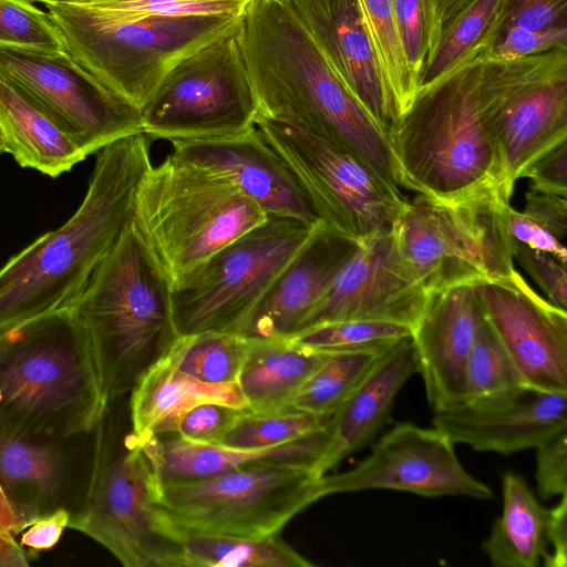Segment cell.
<instances>
[{"label": "cell", "mask_w": 567, "mask_h": 567, "mask_svg": "<svg viewBox=\"0 0 567 567\" xmlns=\"http://www.w3.org/2000/svg\"><path fill=\"white\" fill-rule=\"evenodd\" d=\"M151 142L138 132L100 150L75 213L0 269V337L69 307L83 290L132 223L138 186L152 166Z\"/></svg>", "instance_id": "1"}, {"label": "cell", "mask_w": 567, "mask_h": 567, "mask_svg": "<svg viewBox=\"0 0 567 567\" xmlns=\"http://www.w3.org/2000/svg\"><path fill=\"white\" fill-rule=\"evenodd\" d=\"M238 41L257 115L320 136L399 186L388 135L340 82L287 1L251 0Z\"/></svg>", "instance_id": "2"}, {"label": "cell", "mask_w": 567, "mask_h": 567, "mask_svg": "<svg viewBox=\"0 0 567 567\" xmlns=\"http://www.w3.org/2000/svg\"><path fill=\"white\" fill-rule=\"evenodd\" d=\"M87 334L69 306L0 337V430L63 439L109 409Z\"/></svg>", "instance_id": "3"}, {"label": "cell", "mask_w": 567, "mask_h": 567, "mask_svg": "<svg viewBox=\"0 0 567 567\" xmlns=\"http://www.w3.org/2000/svg\"><path fill=\"white\" fill-rule=\"evenodd\" d=\"M70 307L87 334L110 401L131 393L178 337L171 281L132 223Z\"/></svg>", "instance_id": "4"}, {"label": "cell", "mask_w": 567, "mask_h": 567, "mask_svg": "<svg viewBox=\"0 0 567 567\" xmlns=\"http://www.w3.org/2000/svg\"><path fill=\"white\" fill-rule=\"evenodd\" d=\"M475 59L445 79L420 87L388 133L399 186L451 203L502 186L494 143L476 101Z\"/></svg>", "instance_id": "5"}, {"label": "cell", "mask_w": 567, "mask_h": 567, "mask_svg": "<svg viewBox=\"0 0 567 567\" xmlns=\"http://www.w3.org/2000/svg\"><path fill=\"white\" fill-rule=\"evenodd\" d=\"M65 50L138 111L187 55L237 33L241 17L132 14L95 7L45 6Z\"/></svg>", "instance_id": "6"}, {"label": "cell", "mask_w": 567, "mask_h": 567, "mask_svg": "<svg viewBox=\"0 0 567 567\" xmlns=\"http://www.w3.org/2000/svg\"><path fill=\"white\" fill-rule=\"evenodd\" d=\"M267 218L226 176L172 152L142 178L132 226L173 285Z\"/></svg>", "instance_id": "7"}, {"label": "cell", "mask_w": 567, "mask_h": 567, "mask_svg": "<svg viewBox=\"0 0 567 567\" xmlns=\"http://www.w3.org/2000/svg\"><path fill=\"white\" fill-rule=\"evenodd\" d=\"M512 192L494 186L442 203L419 195L392 229L416 277L430 292L512 276L516 243L506 220Z\"/></svg>", "instance_id": "8"}, {"label": "cell", "mask_w": 567, "mask_h": 567, "mask_svg": "<svg viewBox=\"0 0 567 567\" xmlns=\"http://www.w3.org/2000/svg\"><path fill=\"white\" fill-rule=\"evenodd\" d=\"M71 528L101 544L125 567H183L182 532L157 502L147 458L131 434L117 445L104 417L95 430L85 502Z\"/></svg>", "instance_id": "9"}, {"label": "cell", "mask_w": 567, "mask_h": 567, "mask_svg": "<svg viewBox=\"0 0 567 567\" xmlns=\"http://www.w3.org/2000/svg\"><path fill=\"white\" fill-rule=\"evenodd\" d=\"M322 476L307 466L260 462L198 480H155V489L179 532L260 538L278 535L323 498Z\"/></svg>", "instance_id": "10"}, {"label": "cell", "mask_w": 567, "mask_h": 567, "mask_svg": "<svg viewBox=\"0 0 567 567\" xmlns=\"http://www.w3.org/2000/svg\"><path fill=\"white\" fill-rule=\"evenodd\" d=\"M317 225L268 216L174 282L172 311L177 334H239Z\"/></svg>", "instance_id": "11"}, {"label": "cell", "mask_w": 567, "mask_h": 567, "mask_svg": "<svg viewBox=\"0 0 567 567\" xmlns=\"http://www.w3.org/2000/svg\"><path fill=\"white\" fill-rule=\"evenodd\" d=\"M476 101L514 190L535 158L567 140V47L512 59L477 58Z\"/></svg>", "instance_id": "12"}, {"label": "cell", "mask_w": 567, "mask_h": 567, "mask_svg": "<svg viewBox=\"0 0 567 567\" xmlns=\"http://www.w3.org/2000/svg\"><path fill=\"white\" fill-rule=\"evenodd\" d=\"M255 125L328 227L361 244L391 228L405 208L400 187L351 152L282 121L257 115Z\"/></svg>", "instance_id": "13"}, {"label": "cell", "mask_w": 567, "mask_h": 567, "mask_svg": "<svg viewBox=\"0 0 567 567\" xmlns=\"http://www.w3.org/2000/svg\"><path fill=\"white\" fill-rule=\"evenodd\" d=\"M238 33L169 70L140 111L144 134L171 142L231 135L255 125L258 105Z\"/></svg>", "instance_id": "14"}, {"label": "cell", "mask_w": 567, "mask_h": 567, "mask_svg": "<svg viewBox=\"0 0 567 567\" xmlns=\"http://www.w3.org/2000/svg\"><path fill=\"white\" fill-rule=\"evenodd\" d=\"M0 80L72 134L87 156L142 132L140 111L68 51L0 44Z\"/></svg>", "instance_id": "15"}, {"label": "cell", "mask_w": 567, "mask_h": 567, "mask_svg": "<svg viewBox=\"0 0 567 567\" xmlns=\"http://www.w3.org/2000/svg\"><path fill=\"white\" fill-rule=\"evenodd\" d=\"M454 445L435 426L396 423L355 466L346 472L324 474L321 478L323 495L391 489L423 497L492 498L489 486L463 467Z\"/></svg>", "instance_id": "16"}, {"label": "cell", "mask_w": 567, "mask_h": 567, "mask_svg": "<svg viewBox=\"0 0 567 567\" xmlns=\"http://www.w3.org/2000/svg\"><path fill=\"white\" fill-rule=\"evenodd\" d=\"M95 430L63 439L0 430V487L16 518V535L33 520L59 511L70 515L71 528L89 489Z\"/></svg>", "instance_id": "17"}, {"label": "cell", "mask_w": 567, "mask_h": 567, "mask_svg": "<svg viewBox=\"0 0 567 567\" xmlns=\"http://www.w3.org/2000/svg\"><path fill=\"white\" fill-rule=\"evenodd\" d=\"M427 297L391 227L359 245L300 331L342 320L388 321L413 329Z\"/></svg>", "instance_id": "18"}, {"label": "cell", "mask_w": 567, "mask_h": 567, "mask_svg": "<svg viewBox=\"0 0 567 567\" xmlns=\"http://www.w3.org/2000/svg\"><path fill=\"white\" fill-rule=\"evenodd\" d=\"M484 317L523 383L567 393V313L542 298L519 272L476 282Z\"/></svg>", "instance_id": "19"}, {"label": "cell", "mask_w": 567, "mask_h": 567, "mask_svg": "<svg viewBox=\"0 0 567 567\" xmlns=\"http://www.w3.org/2000/svg\"><path fill=\"white\" fill-rule=\"evenodd\" d=\"M432 423L454 444L509 455L536 449L567 430V393L522 385L498 396L434 413Z\"/></svg>", "instance_id": "20"}, {"label": "cell", "mask_w": 567, "mask_h": 567, "mask_svg": "<svg viewBox=\"0 0 567 567\" xmlns=\"http://www.w3.org/2000/svg\"><path fill=\"white\" fill-rule=\"evenodd\" d=\"M321 55L372 121L388 135L399 117L358 0H288Z\"/></svg>", "instance_id": "21"}, {"label": "cell", "mask_w": 567, "mask_h": 567, "mask_svg": "<svg viewBox=\"0 0 567 567\" xmlns=\"http://www.w3.org/2000/svg\"><path fill=\"white\" fill-rule=\"evenodd\" d=\"M169 143L177 155L226 176L268 216L321 223L291 169L256 125L237 134Z\"/></svg>", "instance_id": "22"}, {"label": "cell", "mask_w": 567, "mask_h": 567, "mask_svg": "<svg viewBox=\"0 0 567 567\" xmlns=\"http://www.w3.org/2000/svg\"><path fill=\"white\" fill-rule=\"evenodd\" d=\"M482 319L476 284L429 293L411 338L417 372L434 413L464 402L465 367Z\"/></svg>", "instance_id": "23"}, {"label": "cell", "mask_w": 567, "mask_h": 567, "mask_svg": "<svg viewBox=\"0 0 567 567\" xmlns=\"http://www.w3.org/2000/svg\"><path fill=\"white\" fill-rule=\"evenodd\" d=\"M359 245L319 223L250 313L239 336L269 340L297 334Z\"/></svg>", "instance_id": "24"}, {"label": "cell", "mask_w": 567, "mask_h": 567, "mask_svg": "<svg viewBox=\"0 0 567 567\" xmlns=\"http://www.w3.org/2000/svg\"><path fill=\"white\" fill-rule=\"evenodd\" d=\"M133 440L147 458L155 480L183 481L209 477L260 462L307 466L320 475L319 466L328 451L331 433L329 426L295 441L255 450L193 442L175 433L172 437L164 434Z\"/></svg>", "instance_id": "25"}, {"label": "cell", "mask_w": 567, "mask_h": 567, "mask_svg": "<svg viewBox=\"0 0 567 567\" xmlns=\"http://www.w3.org/2000/svg\"><path fill=\"white\" fill-rule=\"evenodd\" d=\"M417 372L412 338L382 353L331 416V440L319 474L365 447L389 421L394 399Z\"/></svg>", "instance_id": "26"}, {"label": "cell", "mask_w": 567, "mask_h": 567, "mask_svg": "<svg viewBox=\"0 0 567 567\" xmlns=\"http://www.w3.org/2000/svg\"><path fill=\"white\" fill-rule=\"evenodd\" d=\"M130 417L134 439L175 433L182 415L204 402H217L248 411L237 382L214 384L178 370L164 355L132 390Z\"/></svg>", "instance_id": "27"}, {"label": "cell", "mask_w": 567, "mask_h": 567, "mask_svg": "<svg viewBox=\"0 0 567 567\" xmlns=\"http://www.w3.org/2000/svg\"><path fill=\"white\" fill-rule=\"evenodd\" d=\"M0 133L6 153L21 167L53 178L87 157L72 134L1 80Z\"/></svg>", "instance_id": "28"}, {"label": "cell", "mask_w": 567, "mask_h": 567, "mask_svg": "<svg viewBox=\"0 0 567 567\" xmlns=\"http://www.w3.org/2000/svg\"><path fill=\"white\" fill-rule=\"evenodd\" d=\"M249 340L237 383L248 411L254 413L291 408L296 394L331 353L300 347L289 339Z\"/></svg>", "instance_id": "29"}, {"label": "cell", "mask_w": 567, "mask_h": 567, "mask_svg": "<svg viewBox=\"0 0 567 567\" xmlns=\"http://www.w3.org/2000/svg\"><path fill=\"white\" fill-rule=\"evenodd\" d=\"M503 508L482 551L494 567H537L547 554L549 508L540 505L520 475L502 477Z\"/></svg>", "instance_id": "30"}, {"label": "cell", "mask_w": 567, "mask_h": 567, "mask_svg": "<svg viewBox=\"0 0 567 567\" xmlns=\"http://www.w3.org/2000/svg\"><path fill=\"white\" fill-rule=\"evenodd\" d=\"M508 0H472L443 28L425 62L419 89L432 85L484 54L493 44Z\"/></svg>", "instance_id": "31"}, {"label": "cell", "mask_w": 567, "mask_h": 567, "mask_svg": "<svg viewBox=\"0 0 567 567\" xmlns=\"http://www.w3.org/2000/svg\"><path fill=\"white\" fill-rule=\"evenodd\" d=\"M183 567H312L278 535L244 537L182 532Z\"/></svg>", "instance_id": "32"}, {"label": "cell", "mask_w": 567, "mask_h": 567, "mask_svg": "<svg viewBox=\"0 0 567 567\" xmlns=\"http://www.w3.org/2000/svg\"><path fill=\"white\" fill-rule=\"evenodd\" d=\"M250 340L235 333L205 331L178 336L165 354L182 372L214 384L237 382Z\"/></svg>", "instance_id": "33"}, {"label": "cell", "mask_w": 567, "mask_h": 567, "mask_svg": "<svg viewBox=\"0 0 567 567\" xmlns=\"http://www.w3.org/2000/svg\"><path fill=\"white\" fill-rule=\"evenodd\" d=\"M383 79L399 116L412 104L419 83L412 75L402 47L393 0H358Z\"/></svg>", "instance_id": "34"}, {"label": "cell", "mask_w": 567, "mask_h": 567, "mask_svg": "<svg viewBox=\"0 0 567 567\" xmlns=\"http://www.w3.org/2000/svg\"><path fill=\"white\" fill-rule=\"evenodd\" d=\"M381 354L373 351L331 352L296 394L291 408L332 416Z\"/></svg>", "instance_id": "35"}, {"label": "cell", "mask_w": 567, "mask_h": 567, "mask_svg": "<svg viewBox=\"0 0 567 567\" xmlns=\"http://www.w3.org/2000/svg\"><path fill=\"white\" fill-rule=\"evenodd\" d=\"M330 421L331 416L292 408L269 413L245 411L218 444L244 450L276 446L327 430Z\"/></svg>", "instance_id": "36"}, {"label": "cell", "mask_w": 567, "mask_h": 567, "mask_svg": "<svg viewBox=\"0 0 567 567\" xmlns=\"http://www.w3.org/2000/svg\"><path fill=\"white\" fill-rule=\"evenodd\" d=\"M412 337L405 324L375 320H342L305 329L289 340L322 352L373 351L383 353Z\"/></svg>", "instance_id": "37"}, {"label": "cell", "mask_w": 567, "mask_h": 567, "mask_svg": "<svg viewBox=\"0 0 567 567\" xmlns=\"http://www.w3.org/2000/svg\"><path fill=\"white\" fill-rule=\"evenodd\" d=\"M522 385L516 367L483 313L465 367L463 403L498 396Z\"/></svg>", "instance_id": "38"}, {"label": "cell", "mask_w": 567, "mask_h": 567, "mask_svg": "<svg viewBox=\"0 0 567 567\" xmlns=\"http://www.w3.org/2000/svg\"><path fill=\"white\" fill-rule=\"evenodd\" d=\"M398 29L409 69L420 83L425 62L442 33L439 0H393Z\"/></svg>", "instance_id": "39"}, {"label": "cell", "mask_w": 567, "mask_h": 567, "mask_svg": "<svg viewBox=\"0 0 567 567\" xmlns=\"http://www.w3.org/2000/svg\"><path fill=\"white\" fill-rule=\"evenodd\" d=\"M0 44L66 51L49 13L31 0H0Z\"/></svg>", "instance_id": "40"}, {"label": "cell", "mask_w": 567, "mask_h": 567, "mask_svg": "<svg viewBox=\"0 0 567 567\" xmlns=\"http://www.w3.org/2000/svg\"><path fill=\"white\" fill-rule=\"evenodd\" d=\"M251 0H104L95 8L132 13L166 17L244 16Z\"/></svg>", "instance_id": "41"}, {"label": "cell", "mask_w": 567, "mask_h": 567, "mask_svg": "<svg viewBox=\"0 0 567 567\" xmlns=\"http://www.w3.org/2000/svg\"><path fill=\"white\" fill-rule=\"evenodd\" d=\"M245 411L223 403L204 402L182 415L175 434L193 442L218 444Z\"/></svg>", "instance_id": "42"}, {"label": "cell", "mask_w": 567, "mask_h": 567, "mask_svg": "<svg viewBox=\"0 0 567 567\" xmlns=\"http://www.w3.org/2000/svg\"><path fill=\"white\" fill-rule=\"evenodd\" d=\"M514 259L534 280L549 302L566 310L567 274L565 264L546 252L517 243L514 249Z\"/></svg>", "instance_id": "43"}, {"label": "cell", "mask_w": 567, "mask_h": 567, "mask_svg": "<svg viewBox=\"0 0 567 567\" xmlns=\"http://www.w3.org/2000/svg\"><path fill=\"white\" fill-rule=\"evenodd\" d=\"M511 28L567 29V0H508L497 34Z\"/></svg>", "instance_id": "44"}, {"label": "cell", "mask_w": 567, "mask_h": 567, "mask_svg": "<svg viewBox=\"0 0 567 567\" xmlns=\"http://www.w3.org/2000/svg\"><path fill=\"white\" fill-rule=\"evenodd\" d=\"M567 47V29L526 30L511 28L497 34L481 56L512 59Z\"/></svg>", "instance_id": "45"}, {"label": "cell", "mask_w": 567, "mask_h": 567, "mask_svg": "<svg viewBox=\"0 0 567 567\" xmlns=\"http://www.w3.org/2000/svg\"><path fill=\"white\" fill-rule=\"evenodd\" d=\"M536 454V484L542 499L567 494V430L561 431L538 447Z\"/></svg>", "instance_id": "46"}, {"label": "cell", "mask_w": 567, "mask_h": 567, "mask_svg": "<svg viewBox=\"0 0 567 567\" xmlns=\"http://www.w3.org/2000/svg\"><path fill=\"white\" fill-rule=\"evenodd\" d=\"M522 177L530 181V189L567 197V140L535 158Z\"/></svg>", "instance_id": "47"}, {"label": "cell", "mask_w": 567, "mask_h": 567, "mask_svg": "<svg viewBox=\"0 0 567 567\" xmlns=\"http://www.w3.org/2000/svg\"><path fill=\"white\" fill-rule=\"evenodd\" d=\"M506 220L509 235L515 243L546 252L566 265L567 250L564 243L547 229L511 205L507 207Z\"/></svg>", "instance_id": "48"}, {"label": "cell", "mask_w": 567, "mask_h": 567, "mask_svg": "<svg viewBox=\"0 0 567 567\" xmlns=\"http://www.w3.org/2000/svg\"><path fill=\"white\" fill-rule=\"evenodd\" d=\"M523 213L564 243L567 234V199L564 196L528 189Z\"/></svg>", "instance_id": "49"}, {"label": "cell", "mask_w": 567, "mask_h": 567, "mask_svg": "<svg viewBox=\"0 0 567 567\" xmlns=\"http://www.w3.org/2000/svg\"><path fill=\"white\" fill-rule=\"evenodd\" d=\"M69 524L70 515L64 511L40 517L19 533L21 535L19 544L31 557H34L37 553L53 547Z\"/></svg>", "instance_id": "50"}, {"label": "cell", "mask_w": 567, "mask_h": 567, "mask_svg": "<svg viewBox=\"0 0 567 567\" xmlns=\"http://www.w3.org/2000/svg\"><path fill=\"white\" fill-rule=\"evenodd\" d=\"M543 560L546 567H565L567 564V494L549 508L547 554Z\"/></svg>", "instance_id": "51"}, {"label": "cell", "mask_w": 567, "mask_h": 567, "mask_svg": "<svg viewBox=\"0 0 567 567\" xmlns=\"http://www.w3.org/2000/svg\"><path fill=\"white\" fill-rule=\"evenodd\" d=\"M31 555L11 534L0 532V567H23L30 563Z\"/></svg>", "instance_id": "52"}, {"label": "cell", "mask_w": 567, "mask_h": 567, "mask_svg": "<svg viewBox=\"0 0 567 567\" xmlns=\"http://www.w3.org/2000/svg\"><path fill=\"white\" fill-rule=\"evenodd\" d=\"M472 0H439V21L443 28Z\"/></svg>", "instance_id": "53"}, {"label": "cell", "mask_w": 567, "mask_h": 567, "mask_svg": "<svg viewBox=\"0 0 567 567\" xmlns=\"http://www.w3.org/2000/svg\"><path fill=\"white\" fill-rule=\"evenodd\" d=\"M16 518L0 487V532L11 534L16 537Z\"/></svg>", "instance_id": "54"}, {"label": "cell", "mask_w": 567, "mask_h": 567, "mask_svg": "<svg viewBox=\"0 0 567 567\" xmlns=\"http://www.w3.org/2000/svg\"><path fill=\"white\" fill-rule=\"evenodd\" d=\"M48 4H63V6H76V7H92L104 0H31Z\"/></svg>", "instance_id": "55"}, {"label": "cell", "mask_w": 567, "mask_h": 567, "mask_svg": "<svg viewBox=\"0 0 567 567\" xmlns=\"http://www.w3.org/2000/svg\"><path fill=\"white\" fill-rule=\"evenodd\" d=\"M3 153H6V151H4V143H3L2 135H1V133H0V157H1V155H2Z\"/></svg>", "instance_id": "56"}, {"label": "cell", "mask_w": 567, "mask_h": 567, "mask_svg": "<svg viewBox=\"0 0 567 567\" xmlns=\"http://www.w3.org/2000/svg\"><path fill=\"white\" fill-rule=\"evenodd\" d=\"M281 1H288V0H281Z\"/></svg>", "instance_id": "57"}]
</instances>
